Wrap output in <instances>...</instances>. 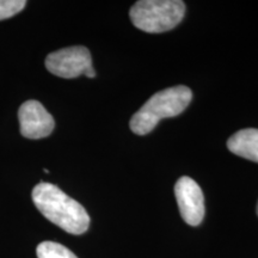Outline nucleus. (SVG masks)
Here are the masks:
<instances>
[{
    "label": "nucleus",
    "mask_w": 258,
    "mask_h": 258,
    "mask_svg": "<svg viewBox=\"0 0 258 258\" xmlns=\"http://www.w3.org/2000/svg\"><path fill=\"white\" fill-rule=\"evenodd\" d=\"M31 198L43 217L67 233L83 234L89 230L88 212L59 186L41 182L32 190Z\"/></svg>",
    "instance_id": "obj_1"
},
{
    "label": "nucleus",
    "mask_w": 258,
    "mask_h": 258,
    "mask_svg": "<svg viewBox=\"0 0 258 258\" xmlns=\"http://www.w3.org/2000/svg\"><path fill=\"white\" fill-rule=\"evenodd\" d=\"M191 99V90L184 85L173 86L154 93L131 118L129 125L132 132L138 135L148 134L163 118L182 114Z\"/></svg>",
    "instance_id": "obj_2"
},
{
    "label": "nucleus",
    "mask_w": 258,
    "mask_h": 258,
    "mask_svg": "<svg viewBox=\"0 0 258 258\" xmlns=\"http://www.w3.org/2000/svg\"><path fill=\"white\" fill-rule=\"evenodd\" d=\"M184 14L185 4L180 0H140L129 11L134 27L150 34L171 30L180 23Z\"/></svg>",
    "instance_id": "obj_3"
},
{
    "label": "nucleus",
    "mask_w": 258,
    "mask_h": 258,
    "mask_svg": "<svg viewBox=\"0 0 258 258\" xmlns=\"http://www.w3.org/2000/svg\"><path fill=\"white\" fill-rule=\"evenodd\" d=\"M46 67L51 74L60 78H77L92 67L90 50L86 47L74 46L50 53L46 59Z\"/></svg>",
    "instance_id": "obj_4"
},
{
    "label": "nucleus",
    "mask_w": 258,
    "mask_h": 258,
    "mask_svg": "<svg viewBox=\"0 0 258 258\" xmlns=\"http://www.w3.org/2000/svg\"><path fill=\"white\" fill-rule=\"evenodd\" d=\"M175 195L180 217L190 226H198L205 217V198L198 183L188 176L177 180Z\"/></svg>",
    "instance_id": "obj_5"
},
{
    "label": "nucleus",
    "mask_w": 258,
    "mask_h": 258,
    "mask_svg": "<svg viewBox=\"0 0 258 258\" xmlns=\"http://www.w3.org/2000/svg\"><path fill=\"white\" fill-rule=\"evenodd\" d=\"M18 118L22 135L32 140L47 138L55 127L53 116L40 102L34 99L24 102L21 105L18 110Z\"/></svg>",
    "instance_id": "obj_6"
},
{
    "label": "nucleus",
    "mask_w": 258,
    "mask_h": 258,
    "mask_svg": "<svg viewBox=\"0 0 258 258\" xmlns=\"http://www.w3.org/2000/svg\"><path fill=\"white\" fill-rule=\"evenodd\" d=\"M227 147L232 153L258 163V129L246 128L237 132L228 139Z\"/></svg>",
    "instance_id": "obj_7"
},
{
    "label": "nucleus",
    "mask_w": 258,
    "mask_h": 258,
    "mask_svg": "<svg viewBox=\"0 0 258 258\" xmlns=\"http://www.w3.org/2000/svg\"><path fill=\"white\" fill-rule=\"evenodd\" d=\"M37 258H78L70 249L54 241H43L36 249Z\"/></svg>",
    "instance_id": "obj_8"
},
{
    "label": "nucleus",
    "mask_w": 258,
    "mask_h": 258,
    "mask_svg": "<svg viewBox=\"0 0 258 258\" xmlns=\"http://www.w3.org/2000/svg\"><path fill=\"white\" fill-rule=\"evenodd\" d=\"M24 0H0V21L14 17L25 8Z\"/></svg>",
    "instance_id": "obj_9"
},
{
    "label": "nucleus",
    "mask_w": 258,
    "mask_h": 258,
    "mask_svg": "<svg viewBox=\"0 0 258 258\" xmlns=\"http://www.w3.org/2000/svg\"><path fill=\"white\" fill-rule=\"evenodd\" d=\"M85 76L88 77V78H95V77H96V71L93 70V67H91V69H90L88 72L85 73Z\"/></svg>",
    "instance_id": "obj_10"
},
{
    "label": "nucleus",
    "mask_w": 258,
    "mask_h": 258,
    "mask_svg": "<svg viewBox=\"0 0 258 258\" xmlns=\"http://www.w3.org/2000/svg\"><path fill=\"white\" fill-rule=\"evenodd\" d=\"M257 215H258V203H257Z\"/></svg>",
    "instance_id": "obj_11"
}]
</instances>
